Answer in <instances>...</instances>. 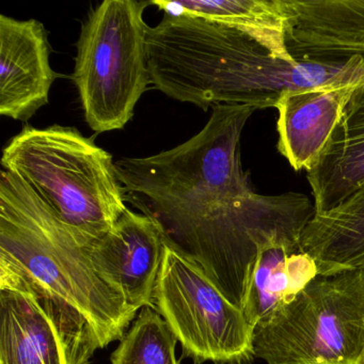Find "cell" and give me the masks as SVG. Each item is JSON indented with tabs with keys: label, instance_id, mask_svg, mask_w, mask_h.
<instances>
[{
	"label": "cell",
	"instance_id": "obj_1",
	"mask_svg": "<svg viewBox=\"0 0 364 364\" xmlns=\"http://www.w3.org/2000/svg\"><path fill=\"white\" fill-rule=\"evenodd\" d=\"M257 108L219 105L184 144L148 157L116 161L127 202L161 228L166 244L193 262L242 311L264 249L299 251L314 203L295 191L262 195L240 154Z\"/></svg>",
	"mask_w": 364,
	"mask_h": 364
},
{
	"label": "cell",
	"instance_id": "obj_2",
	"mask_svg": "<svg viewBox=\"0 0 364 364\" xmlns=\"http://www.w3.org/2000/svg\"><path fill=\"white\" fill-rule=\"evenodd\" d=\"M91 246V245H90ZM9 171L0 172V287L28 291L56 326L69 364H88L137 315L95 272L89 247Z\"/></svg>",
	"mask_w": 364,
	"mask_h": 364
},
{
	"label": "cell",
	"instance_id": "obj_3",
	"mask_svg": "<svg viewBox=\"0 0 364 364\" xmlns=\"http://www.w3.org/2000/svg\"><path fill=\"white\" fill-rule=\"evenodd\" d=\"M151 85L203 110L219 105L274 108L282 93L364 75V57L345 63L279 60L240 29L164 14L146 31Z\"/></svg>",
	"mask_w": 364,
	"mask_h": 364
},
{
	"label": "cell",
	"instance_id": "obj_4",
	"mask_svg": "<svg viewBox=\"0 0 364 364\" xmlns=\"http://www.w3.org/2000/svg\"><path fill=\"white\" fill-rule=\"evenodd\" d=\"M1 165L87 246L129 208L114 157L75 127L26 125L4 149Z\"/></svg>",
	"mask_w": 364,
	"mask_h": 364
},
{
	"label": "cell",
	"instance_id": "obj_5",
	"mask_svg": "<svg viewBox=\"0 0 364 364\" xmlns=\"http://www.w3.org/2000/svg\"><path fill=\"white\" fill-rule=\"evenodd\" d=\"M266 364H358L364 353V268L317 274L253 328Z\"/></svg>",
	"mask_w": 364,
	"mask_h": 364
},
{
	"label": "cell",
	"instance_id": "obj_6",
	"mask_svg": "<svg viewBox=\"0 0 364 364\" xmlns=\"http://www.w3.org/2000/svg\"><path fill=\"white\" fill-rule=\"evenodd\" d=\"M148 6L150 1L105 0L82 24L72 78L95 133L124 129L151 85L144 20Z\"/></svg>",
	"mask_w": 364,
	"mask_h": 364
},
{
	"label": "cell",
	"instance_id": "obj_7",
	"mask_svg": "<svg viewBox=\"0 0 364 364\" xmlns=\"http://www.w3.org/2000/svg\"><path fill=\"white\" fill-rule=\"evenodd\" d=\"M154 309L195 364H249L255 359L253 328L244 312L169 246L155 287Z\"/></svg>",
	"mask_w": 364,
	"mask_h": 364
},
{
	"label": "cell",
	"instance_id": "obj_8",
	"mask_svg": "<svg viewBox=\"0 0 364 364\" xmlns=\"http://www.w3.org/2000/svg\"><path fill=\"white\" fill-rule=\"evenodd\" d=\"M166 246L163 232L152 218L127 208L114 227L89 247V255L95 272L122 294L129 306L154 309Z\"/></svg>",
	"mask_w": 364,
	"mask_h": 364
},
{
	"label": "cell",
	"instance_id": "obj_9",
	"mask_svg": "<svg viewBox=\"0 0 364 364\" xmlns=\"http://www.w3.org/2000/svg\"><path fill=\"white\" fill-rule=\"evenodd\" d=\"M364 75L282 93L276 109L279 153L295 171H310L321 159Z\"/></svg>",
	"mask_w": 364,
	"mask_h": 364
},
{
	"label": "cell",
	"instance_id": "obj_10",
	"mask_svg": "<svg viewBox=\"0 0 364 364\" xmlns=\"http://www.w3.org/2000/svg\"><path fill=\"white\" fill-rule=\"evenodd\" d=\"M285 46L296 63L364 57V0H282Z\"/></svg>",
	"mask_w": 364,
	"mask_h": 364
},
{
	"label": "cell",
	"instance_id": "obj_11",
	"mask_svg": "<svg viewBox=\"0 0 364 364\" xmlns=\"http://www.w3.org/2000/svg\"><path fill=\"white\" fill-rule=\"evenodd\" d=\"M48 31L37 20L0 16V114L27 121L48 105L58 74L50 63Z\"/></svg>",
	"mask_w": 364,
	"mask_h": 364
},
{
	"label": "cell",
	"instance_id": "obj_12",
	"mask_svg": "<svg viewBox=\"0 0 364 364\" xmlns=\"http://www.w3.org/2000/svg\"><path fill=\"white\" fill-rule=\"evenodd\" d=\"M306 180L315 214L333 210L364 184V86L351 97Z\"/></svg>",
	"mask_w": 364,
	"mask_h": 364
},
{
	"label": "cell",
	"instance_id": "obj_13",
	"mask_svg": "<svg viewBox=\"0 0 364 364\" xmlns=\"http://www.w3.org/2000/svg\"><path fill=\"white\" fill-rule=\"evenodd\" d=\"M0 364H69L58 329L28 291L0 287Z\"/></svg>",
	"mask_w": 364,
	"mask_h": 364
},
{
	"label": "cell",
	"instance_id": "obj_14",
	"mask_svg": "<svg viewBox=\"0 0 364 364\" xmlns=\"http://www.w3.org/2000/svg\"><path fill=\"white\" fill-rule=\"evenodd\" d=\"M300 252L329 276L364 264V184L329 212L315 214L304 230Z\"/></svg>",
	"mask_w": 364,
	"mask_h": 364
},
{
	"label": "cell",
	"instance_id": "obj_15",
	"mask_svg": "<svg viewBox=\"0 0 364 364\" xmlns=\"http://www.w3.org/2000/svg\"><path fill=\"white\" fill-rule=\"evenodd\" d=\"M165 14L197 16L244 31L272 57L295 63L285 46L282 0H185L150 1Z\"/></svg>",
	"mask_w": 364,
	"mask_h": 364
},
{
	"label": "cell",
	"instance_id": "obj_16",
	"mask_svg": "<svg viewBox=\"0 0 364 364\" xmlns=\"http://www.w3.org/2000/svg\"><path fill=\"white\" fill-rule=\"evenodd\" d=\"M317 274L316 264L306 253L284 246L264 249L257 257L242 308L251 327L291 299Z\"/></svg>",
	"mask_w": 364,
	"mask_h": 364
},
{
	"label": "cell",
	"instance_id": "obj_17",
	"mask_svg": "<svg viewBox=\"0 0 364 364\" xmlns=\"http://www.w3.org/2000/svg\"><path fill=\"white\" fill-rule=\"evenodd\" d=\"M176 343L161 315L146 306L112 353V364H178Z\"/></svg>",
	"mask_w": 364,
	"mask_h": 364
},
{
	"label": "cell",
	"instance_id": "obj_18",
	"mask_svg": "<svg viewBox=\"0 0 364 364\" xmlns=\"http://www.w3.org/2000/svg\"><path fill=\"white\" fill-rule=\"evenodd\" d=\"M358 364H364V353L363 355H362L361 359H360V361L358 362Z\"/></svg>",
	"mask_w": 364,
	"mask_h": 364
},
{
	"label": "cell",
	"instance_id": "obj_19",
	"mask_svg": "<svg viewBox=\"0 0 364 364\" xmlns=\"http://www.w3.org/2000/svg\"><path fill=\"white\" fill-rule=\"evenodd\" d=\"M361 267L364 268V264H362Z\"/></svg>",
	"mask_w": 364,
	"mask_h": 364
}]
</instances>
